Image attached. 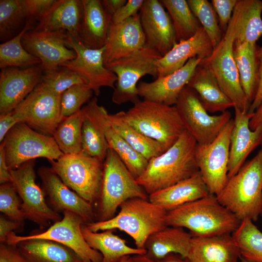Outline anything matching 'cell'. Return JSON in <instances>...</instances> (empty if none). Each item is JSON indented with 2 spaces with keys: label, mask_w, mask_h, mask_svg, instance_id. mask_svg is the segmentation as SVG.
I'll use <instances>...</instances> for the list:
<instances>
[{
  "label": "cell",
  "mask_w": 262,
  "mask_h": 262,
  "mask_svg": "<svg viewBox=\"0 0 262 262\" xmlns=\"http://www.w3.org/2000/svg\"><path fill=\"white\" fill-rule=\"evenodd\" d=\"M86 116L102 132L109 148L118 155L128 170L136 179L145 171L148 161L133 149L111 127L107 119L108 112L94 97L82 107Z\"/></svg>",
  "instance_id": "18"
},
{
  "label": "cell",
  "mask_w": 262,
  "mask_h": 262,
  "mask_svg": "<svg viewBox=\"0 0 262 262\" xmlns=\"http://www.w3.org/2000/svg\"><path fill=\"white\" fill-rule=\"evenodd\" d=\"M26 19L23 0H0V40L11 37L16 30Z\"/></svg>",
  "instance_id": "41"
},
{
  "label": "cell",
  "mask_w": 262,
  "mask_h": 262,
  "mask_svg": "<svg viewBox=\"0 0 262 262\" xmlns=\"http://www.w3.org/2000/svg\"><path fill=\"white\" fill-rule=\"evenodd\" d=\"M139 14L146 45L164 56L178 43L168 13L160 0H145Z\"/></svg>",
  "instance_id": "20"
},
{
  "label": "cell",
  "mask_w": 262,
  "mask_h": 262,
  "mask_svg": "<svg viewBox=\"0 0 262 262\" xmlns=\"http://www.w3.org/2000/svg\"><path fill=\"white\" fill-rule=\"evenodd\" d=\"M51 169L70 189L93 206L101 194L104 162L82 152L64 154Z\"/></svg>",
  "instance_id": "8"
},
{
  "label": "cell",
  "mask_w": 262,
  "mask_h": 262,
  "mask_svg": "<svg viewBox=\"0 0 262 262\" xmlns=\"http://www.w3.org/2000/svg\"><path fill=\"white\" fill-rule=\"evenodd\" d=\"M187 85L196 93L208 112L223 113L234 107L233 103L224 93L212 71L201 62Z\"/></svg>",
  "instance_id": "29"
},
{
  "label": "cell",
  "mask_w": 262,
  "mask_h": 262,
  "mask_svg": "<svg viewBox=\"0 0 262 262\" xmlns=\"http://www.w3.org/2000/svg\"><path fill=\"white\" fill-rule=\"evenodd\" d=\"M41 64L25 68L9 67L0 73V115L12 112L40 82Z\"/></svg>",
  "instance_id": "19"
},
{
  "label": "cell",
  "mask_w": 262,
  "mask_h": 262,
  "mask_svg": "<svg viewBox=\"0 0 262 262\" xmlns=\"http://www.w3.org/2000/svg\"><path fill=\"white\" fill-rule=\"evenodd\" d=\"M261 124H262V100L253 113L249 121V126L251 130H255Z\"/></svg>",
  "instance_id": "56"
},
{
  "label": "cell",
  "mask_w": 262,
  "mask_h": 262,
  "mask_svg": "<svg viewBox=\"0 0 262 262\" xmlns=\"http://www.w3.org/2000/svg\"><path fill=\"white\" fill-rule=\"evenodd\" d=\"M216 196L241 221L258 220L262 208V147L228 179Z\"/></svg>",
  "instance_id": "4"
},
{
  "label": "cell",
  "mask_w": 262,
  "mask_h": 262,
  "mask_svg": "<svg viewBox=\"0 0 262 262\" xmlns=\"http://www.w3.org/2000/svg\"><path fill=\"white\" fill-rule=\"evenodd\" d=\"M82 17V0H56L34 30L65 31L67 34L79 40Z\"/></svg>",
  "instance_id": "28"
},
{
  "label": "cell",
  "mask_w": 262,
  "mask_h": 262,
  "mask_svg": "<svg viewBox=\"0 0 262 262\" xmlns=\"http://www.w3.org/2000/svg\"><path fill=\"white\" fill-rule=\"evenodd\" d=\"M209 194L199 171L170 187L148 196V199L167 212Z\"/></svg>",
  "instance_id": "27"
},
{
  "label": "cell",
  "mask_w": 262,
  "mask_h": 262,
  "mask_svg": "<svg viewBox=\"0 0 262 262\" xmlns=\"http://www.w3.org/2000/svg\"><path fill=\"white\" fill-rule=\"evenodd\" d=\"M162 56L146 45L132 54L113 62L106 67L114 73L117 81L112 95L113 102L118 105L139 100L137 83L143 76H158L156 61Z\"/></svg>",
  "instance_id": "10"
},
{
  "label": "cell",
  "mask_w": 262,
  "mask_h": 262,
  "mask_svg": "<svg viewBox=\"0 0 262 262\" xmlns=\"http://www.w3.org/2000/svg\"><path fill=\"white\" fill-rule=\"evenodd\" d=\"M171 19L177 42L190 38L202 26L185 0H160Z\"/></svg>",
  "instance_id": "37"
},
{
  "label": "cell",
  "mask_w": 262,
  "mask_h": 262,
  "mask_svg": "<svg viewBox=\"0 0 262 262\" xmlns=\"http://www.w3.org/2000/svg\"><path fill=\"white\" fill-rule=\"evenodd\" d=\"M19 123L14 116L12 112L7 114L0 115V142L1 143L7 133L17 123Z\"/></svg>",
  "instance_id": "53"
},
{
  "label": "cell",
  "mask_w": 262,
  "mask_h": 262,
  "mask_svg": "<svg viewBox=\"0 0 262 262\" xmlns=\"http://www.w3.org/2000/svg\"><path fill=\"white\" fill-rule=\"evenodd\" d=\"M93 93L85 83L76 84L67 89L61 96L62 116L67 117L80 111L82 106L91 99Z\"/></svg>",
  "instance_id": "45"
},
{
  "label": "cell",
  "mask_w": 262,
  "mask_h": 262,
  "mask_svg": "<svg viewBox=\"0 0 262 262\" xmlns=\"http://www.w3.org/2000/svg\"><path fill=\"white\" fill-rule=\"evenodd\" d=\"M127 1V0H101L103 8L112 17Z\"/></svg>",
  "instance_id": "55"
},
{
  "label": "cell",
  "mask_w": 262,
  "mask_h": 262,
  "mask_svg": "<svg viewBox=\"0 0 262 262\" xmlns=\"http://www.w3.org/2000/svg\"><path fill=\"white\" fill-rule=\"evenodd\" d=\"M118 113L138 132L157 141L166 150L186 130L175 106L139 99L127 111Z\"/></svg>",
  "instance_id": "5"
},
{
  "label": "cell",
  "mask_w": 262,
  "mask_h": 262,
  "mask_svg": "<svg viewBox=\"0 0 262 262\" xmlns=\"http://www.w3.org/2000/svg\"><path fill=\"white\" fill-rule=\"evenodd\" d=\"M33 25L26 21L20 32L9 40L0 45V67L28 68L41 64L36 57L28 52L23 47L21 39L23 34L33 28Z\"/></svg>",
  "instance_id": "38"
},
{
  "label": "cell",
  "mask_w": 262,
  "mask_h": 262,
  "mask_svg": "<svg viewBox=\"0 0 262 262\" xmlns=\"http://www.w3.org/2000/svg\"><path fill=\"white\" fill-rule=\"evenodd\" d=\"M67 38L65 31L33 30L23 34L21 43L28 52L41 61L44 70H50L75 58V51L66 46Z\"/></svg>",
  "instance_id": "17"
},
{
  "label": "cell",
  "mask_w": 262,
  "mask_h": 262,
  "mask_svg": "<svg viewBox=\"0 0 262 262\" xmlns=\"http://www.w3.org/2000/svg\"><path fill=\"white\" fill-rule=\"evenodd\" d=\"M12 182V176L5 161V151L3 142L0 145V183Z\"/></svg>",
  "instance_id": "54"
},
{
  "label": "cell",
  "mask_w": 262,
  "mask_h": 262,
  "mask_svg": "<svg viewBox=\"0 0 262 262\" xmlns=\"http://www.w3.org/2000/svg\"><path fill=\"white\" fill-rule=\"evenodd\" d=\"M0 262H25L15 246L0 245Z\"/></svg>",
  "instance_id": "50"
},
{
  "label": "cell",
  "mask_w": 262,
  "mask_h": 262,
  "mask_svg": "<svg viewBox=\"0 0 262 262\" xmlns=\"http://www.w3.org/2000/svg\"><path fill=\"white\" fill-rule=\"evenodd\" d=\"M38 173L55 211L73 212L80 216L85 224L96 221L93 205L68 188L50 167H41Z\"/></svg>",
  "instance_id": "21"
},
{
  "label": "cell",
  "mask_w": 262,
  "mask_h": 262,
  "mask_svg": "<svg viewBox=\"0 0 262 262\" xmlns=\"http://www.w3.org/2000/svg\"><path fill=\"white\" fill-rule=\"evenodd\" d=\"M175 106L186 130L198 144L212 142L231 119L228 110L219 115H209L196 93L187 85L181 92Z\"/></svg>",
  "instance_id": "12"
},
{
  "label": "cell",
  "mask_w": 262,
  "mask_h": 262,
  "mask_svg": "<svg viewBox=\"0 0 262 262\" xmlns=\"http://www.w3.org/2000/svg\"><path fill=\"white\" fill-rule=\"evenodd\" d=\"M40 82L52 92L60 95L74 85L86 84L84 79L78 74L63 67L44 70Z\"/></svg>",
  "instance_id": "44"
},
{
  "label": "cell",
  "mask_w": 262,
  "mask_h": 262,
  "mask_svg": "<svg viewBox=\"0 0 262 262\" xmlns=\"http://www.w3.org/2000/svg\"><path fill=\"white\" fill-rule=\"evenodd\" d=\"M157 262H191L190 261L185 257H183L180 254L176 253H170L164 257L163 258L157 261Z\"/></svg>",
  "instance_id": "57"
},
{
  "label": "cell",
  "mask_w": 262,
  "mask_h": 262,
  "mask_svg": "<svg viewBox=\"0 0 262 262\" xmlns=\"http://www.w3.org/2000/svg\"><path fill=\"white\" fill-rule=\"evenodd\" d=\"M258 57L259 60V85L256 95L251 104L248 113H253L262 100V46L259 47Z\"/></svg>",
  "instance_id": "52"
},
{
  "label": "cell",
  "mask_w": 262,
  "mask_h": 262,
  "mask_svg": "<svg viewBox=\"0 0 262 262\" xmlns=\"http://www.w3.org/2000/svg\"><path fill=\"white\" fill-rule=\"evenodd\" d=\"M34 161H28L17 168L10 170L12 182L21 200V209L25 219L44 229L51 222L59 221L62 217L48 206L43 191L35 182Z\"/></svg>",
  "instance_id": "15"
},
{
  "label": "cell",
  "mask_w": 262,
  "mask_h": 262,
  "mask_svg": "<svg viewBox=\"0 0 262 262\" xmlns=\"http://www.w3.org/2000/svg\"><path fill=\"white\" fill-rule=\"evenodd\" d=\"M85 118L82 108L76 114L64 117L58 126L53 137L64 154H74L82 152V126Z\"/></svg>",
  "instance_id": "36"
},
{
  "label": "cell",
  "mask_w": 262,
  "mask_h": 262,
  "mask_svg": "<svg viewBox=\"0 0 262 262\" xmlns=\"http://www.w3.org/2000/svg\"><path fill=\"white\" fill-rule=\"evenodd\" d=\"M63 213L62 219L54 222L46 230L28 236H18L13 231L8 235L5 243L15 246L20 242L31 239L50 240L72 250L82 262H102L101 254L91 248L83 236V219L68 211H65Z\"/></svg>",
  "instance_id": "14"
},
{
  "label": "cell",
  "mask_w": 262,
  "mask_h": 262,
  "mask_svg": "<svg viewBox=\"0 0 262 262\" xmlns=\"http://www.w3.org/2000/svg\"><path fill=\"white\" fill-rule=\"evenodd\" d=\"M83 17L79 40L86 47L99 49L104 47L112 17L99 0H82Z\"/></svg>",
  "instance_id": "30"
},
{
  "label": "cell",
  "mask_w": 262,
  "mask_h": 262,
  "mask_svg": "<svg viewBox=\"0 0 262 262\" xmlns=\"http://www.w3.org/2000/svg\"><path fill=\"white\" fill-rule=\"evenodd\" d=\"M241 257L231 234L193 236L187 256L191 262H238Z\"/></svg>",
  "instance_id": "26"
},
{
  "label": "cell",
  "mask_w": 262,
  "mask_h": 262,
  "mask_svg": "<svg viewBox=\"0 0 262 262\" xmlns=\"http://www.w3.org/2000/svg\"><path fill=\"white\" fill-rule=\"evenodd\" d=\"M145 45L139 13L120 23L111 21L103 54L105 66L132 54Z\"/></svg>",
  "instance_id": "22"
},
{
  "label": "cell",
  "mask_w": 262,
  "mask_h": 262,
  "mask_svg": "<svg viewBox=\"0 0 262 262\" xmlns=\"http://www.w3.org/2000/svg\"><path fill=\"white\" fill-rule=\"evenodd\" d=\"M131 262H157V261L150 259L146 254H144L132 256Z\"/></svg>",
  "instance_id": "58"
},
{
  "label": "cell",
  "mask_w": 262,
  "mask_h": 262,
  "mask_svg": "<svg viewBox=\"0 0 262 262\" xmlns=\"http://www.w3.org/2000/svg\"><path fill=\"white\" fill-rule=\"evenodd\" d=\"M2 142L10 170L38 158H46L51 163L64 154L53 136L41 133L22 122L11 129Z\"/></svg>",
  "instance_id": "9"
},
{
  "label": "cell",
  "mask_w": 262,
  "mask_h": 262,
  "mask_svg": "<svg viewBox=\"0 0 262 262\" xmlns=\"http://www.w3.org/2000/svg\"><path fill=\"white\" fill-rule=\"evenodd\" d=\"M135 197L148 199V196L118 155L109 148L104 161L101 191L98 202L96 221L113 218L123 202Z\"/></svg>",
  "instance_id": "7"
},
{
  "label": "cell",
  "mask_w": 262,
  "mask_h": 262,
  "mask_svg": "<svg viewBox=\"0 0 262 262\" xmlns=\"http://www.w3.org/2000/svg\"><path fill=\"white\" fill-rule=\"evenodd\" d=\"M165 220L167 226L186 228L193 236L232 234L241 223L211 194L167 211Z\"/></svg>",
  "instance_id": "2"
},
{
  "label": "cell",
  "mask_w": 262,
  "mask_h": 262,
  "mask_svg": "<svg viewBox=\"0 0 262 262\" xmlns=\"http://www.w3.org/2000/svg\"><path fill=\"white\" fill-rule=\"evenodd\" d=\"M21 223L13 220L10 218L0 216V242L5 243L8 235L13 230L17 229Z\"/></svg>",
  "instance_id": "51"
},
{
  "label": "cell",
  "mask_w": 262,
  "mask_h": 262,
  "mask_svg": "<svg viewBox=\"0 0 262 262\" xmlns=\"http://www.w3.org/2000/svg\"><path fill=\"white\" fill-rule=\"evenodd\" d=\"M66 46L75 51L76 57L60 67L68 69L80 75L96 96L99 95L102 87L114 89L117 77L104 65V47L99 49L88 48L68 34Z\"/></svg>",
  "instance_id": "16"
},
{
  "label": "cell",
  "mask_w": 262,
  "mask_h": 262,
  "mask_svg": "<svg viewBox=\"0 0 262 262\" xmlns=\"http://www.w3.org/2000/svg\"><path fill=\"white\" fill-rule=\"evenodd\" d=\"M234 121L231 119L210 143L197 144L195 159L209 194L217 196L228 180L230 139Z\"/></svg>",
  "instance_id": "13"
},
{
  "label": "cell",
  "mask_w": 262,
  "mask_h": 262,
  "mask_svg": "<svg viewBox=\"0 0 262 262\" xmlns=\"http://www.w3.org/2000/svg\"><path fill=\"white\" fill-rule=\"evenodd\" d=\"M213 47L202 27L192 37L177 43L165 55L155 62L158 77L170 74L179 70L193 57L202 60L212 53Z\"/></svg>",
  "instance_id": "25"
},
{
  "label": "cell",
  "mask_w": 262,
  "mask_h": 262,
  "mask_svg": "<svg viewBox=\"0 0 262 262\" xmlns=\"http://www.w3.org/2000/svg\"><path fill=\"white\" fill-rule=\"evenodd\" d=\"M56 0H23L27 15L26 21L33 25L38 22L50 11Z\"/></svg>",
  "instance_id": "47"
},
{
  "label": "cell",
  "mask_w": 262,
  "mask_h": 262,
  "mask_svg": "<svg viewBox=\"0 0 262 262\" xmlns=\"http://www.w3.org/2000/svg\"><path fill=\"white\" fill-rule=\"evenodd\" d=\"M240 14L241 7L238 0L221 42L213 49L211 54L201 63L212 71L221 88L233 103V108L248 112L250 104L241 86L233 52Z\"/></svg>",
  "instance_id": "6"
},
{
  "label": "cell",
  "mask_w": 262,
  "mask_h": 262,
  "mask_svg": "<svg viewBox=\"0 0 262 262\" xmlns=\"http://www.w3.org/2000/svg\"><path fill=\"white\" fill-rule=\"evenodd\" d=\"M109 149L102 132L85 115L82 126V152L104 162Z\"/></svg>",
  "instance_id": "43"
},
{
  "label": "cell",
  "mask_w": 262,
  "mask_h": 262,
  "mask_svg": "<svg viewBox=\"0 0 262 262\" xmlns=\"http://www.w3.org/2000/svg\"><path fill=\"white\" fill-rule=\"evenodd\" d=\"M118 213L104 221L85 224L93 232L118 229L131 237L136 247L145 249L148 238L167 226V211L148 199H129L120 206Z\"/></svg>",
  "instance_id": "3"
},
{
  "label": "cell",
  "mask_w": 262,
  "mask_h": 262,
  "mask_svg": "<svg viewBox=\"0 0 262 262\" xmlns=\"http://www.w3.org/2000/svg\"><path fill=\"white\" fill-rule=\"evenodd\" d=\"M202 60L197 57L192 58L183 66L170 74L158 77L151 82H140L137 85L139 97L144 100L175 106Z\"/></svg>",
  "instance_id": "23"
},
{
  "label": "cell",
  "mask_w": 262,
  "mask_h": 262,
  "mask_svg": "<svg viewBox=\"0 0 262 262\" xmlns=\"http://www.w3.org/2000/svg\"><path fill=\"white\" fill-rule=\"evenodd\" d=\"M234 112L230 139L228 179L238 172L252 151L260 145L262 147V124L251 130L249 123L253 113L237 108H234Z\"/></svg>",
  "instance_id": "24"
},
{
  "label": "cell",
  "mask_w": 262,
  "mask_h": 262,
  "mask_svg": "<svg viewBox=\"0 0 262 262\" xmlns=\"http://www.w3.org/2000/svg\"><path fill=\"white\" fill-rule=\"evenodd\" d=\"M259 47L257 43L236 40L233 46L240 82L250 105L255 98L259 85Z\"/></svg>",
  "instance_id": "31"
},
{
  "label": "cell",
  "mask_w": 262,
  "mask_h": 262,
  "mask_svg": "<svg viewBox=\"0 0 262 262\" xmlns=\"http://www.w3.org/2000/svg\"><path fill=\"white\" fill-rule=\"evenodd\" d=\"M187 1L211 40L214 49L221 42L223 33L211 2L207 0H187Z\"/></svg>",
  "instance_id": "42"
},
{
  "label": "cell",
  "mask_w": 262,
  "mask_h": 262,
  "mask_svg": "<svg viewBox=\"0 0 262 262\" xmlns=\"http://www.w3.org/2000/svg\"><path fill=\"white\" fill-rule=\"evenodd\" d=\"M192 235L181 228L166 227L150 235L145 249L146 255L158 261L170 253L186 257L190 247Z\"/></svg>",
  "instance_id": "32"
},
{
  "label": "cell",
  "mask_w": 262,
  "mask_h": 262,
  "mask_svg": "<svg viewBox=\"0 0 262 262\" xmlns=\"http://www.w3.org/2000/svg\"><path fill=\"white\" fill-rule=\"evenodd\" d=\"M238 262H249L246 261V260H245V259L241 257L239 261Z\"/></svg>",
  "instance_id": "60"
},
{
  "label": "cell",
  "mask_w": 262,
  "mask_h": 262,
  "mask_svg": "<svg viewBox=\"0 0 262 262\" xmlns=\"http://www.w3.org/2000/svg\"><path fill=\"white\" fill-rule=\"evenodd\" d=\"M62 95L55 94L40 82L12 112L18 122H22L43 134L53 136L63 119Z\"/></svg>",
  "instance_id": "11"
},
{
  "label": "cell",
  "mask_w": 262,
  "mask_h": 262,
  "mask_svg": "<svg viewBox=\"0 0 262 262\" xmlns=\"http://www.w3.org/2000/svg\"><path fill=\"white\" fill-rule=\"evenodd\" d=\"M238 0H212V5L218 17L219 25L224 33L231 18Z\"/></svg>",
  "instance_id": "48"
},
{
  "label": "cell",
  "mask_w": 262,
  "mask_h": 262,
  "mask_svg": "<svg viewBox=\"0 0 262 262\" xmlns=\"http://www.w3.org/2000/svg\"><path fill=\"white\" fill-rule=\"evenodd\" d=\"M15 246L25 262H82L72 250L50 240L31 239Z\"/></svg>",
  "instance_id": "34"
},
{
  "label": "cell",
  "mask_w": 262,
  "mask_h": 262,
  "mask_svg": "<svg viewBox=\"0 0 262 262\" xmlns=\"http://www.w3.org/2000/svg\"><path fill=\"white\" fill-rule=\"evenodd\" d=\"M260 216H261L262 217V209H261V213H260Z\"/></svg>",
  "instance_id": "61"
},
{
  "label": "cell",
  "mask_w": 262,
  "mask_h": 262,
  "mask_svg": "<svg viewBox=\"0 0 262 262\" xmlns=\"http://www.w3.org/2000/svg\"><path fill=\"white\" fill-rule=\"evenodd\" d=\"M239 26L235 40L256 44L262 36V0H239Z\"/></svg>",
  "instance_id": "39"
},
{
  "label": "cell",
  "mask_w": 262,
  "mask_h": 262,
  "mask_svg": "<svg viewBox=\"0 0 262 262\" xmlns=\"http://www.w3.org/2000/svg\"><path fill=\"white\" fill-rule=\"evenodd\" d=\"M20 199L12 182L0 184V212L8 218L22 223L25 218L21 209Z\"/></svg>",
  "instance_id": "46"
},
{
  "label": "cell",
  "mask_w": 262,
  "mask_h": 262,
  "mask_svg": "<svg viewBox=\"0 0 262 262\" xmlns=\"http://www.w3.org/2000/svg\"><path fill=\"white\" fill-rule=\"evenodd\" d=\"M107 119L114 130L148 161L166 151L159 142L144 136L125 121L118 112L108 113Z\"/></svg>",
  "instance_id": "35"
},
{
  "label": "cell",
  "mask_w": 262,
  "mask_h": 262,
  "mask_svg": "<svg viewBox=\"0 0 262 262\" xmlns=\"http://www.w3.org/2000/svg\"><path fill=\"white\" fill-rule=\"evenodd\" d=\"M82 231L88 245L101 254L102 262H121L127 256L146 254L145 249L133 248L127 245L125 240L115 234L113 229L93 232L83 223Z\"/></svg>",
  "instance_id": "33"
},
{
  "label": "cell",
  "mask_w": 262,
  "mask_h": 262,
  "mask_svg": "<svg viewBox=\"0 0 262 262\" xmlns=\"http://www.w3.org/2000/svg\"><path fill=\"white\" fill-rule=\"evenodd\" d=\"M131 256H127L125 257L121 261V262H131Z\"/></svg>",
  "instance_id": "59"
},
{
  "label": "cell",
  "mask_w": 262,
  "mask_h": 262,
  "mask_svg": "<svg viewBox=\"0 0 262 262\" xmlns=\"http://www.w3.org/2000/svg\"><path fill=\"white\" fill-rule=\"evenodd\" d=\"M197 144L185 130L171 147L148 161L144 173L136 179L148 196L199 171L195 159Z\"/></svg>",
  "instance_id": "1"
},
{
  "label": "cell",
  "mask_w": 262,
  "mask_h": 262,
  "mask_svg": "<svg viewBox=\"0 0 262 262\" xmlns=\"http://www.w3.org/2000/svg\"><path fill=\"white\" fill-rule=\"evenodd\" d=\"M231 235L242 258L249 262H262V232L253 221H241Z\"/></svg>",
  "instance_id": "40"
},
{
  "label": "cell",
  "mask_w": 262,
  "mask_h": 262,
  "mask_svg": "<svg viewBox=\"0 0 262 262\" xmlns=\"http://www.w3.org/2000/svg\"><path fill=\"white\" fill-rule=\"evenodd\" d=\"M144 0H129L112 16V22H123L139 13Z\"/></svg>",
  "instance_id": "49"
}]
</instances>
